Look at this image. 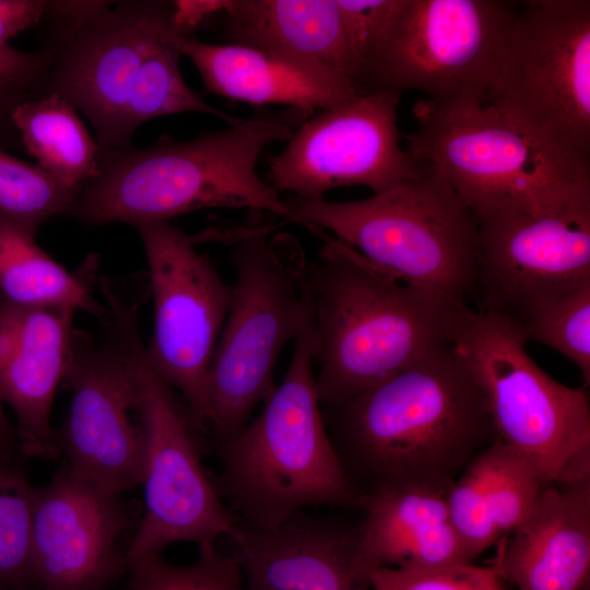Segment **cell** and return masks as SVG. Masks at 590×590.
<instances>
[{"label": "cell", "instance_id": "obj_4", "mask_svg": "<svg viewBox=\"0 0 590 590\" xmlns=\"http://www.w3.org/2000/svg\"><path fill=\"white\" fill-rule=\"evenodd\" d=\"M295 128L287 115H259L188 141L164 135L144 149L99 151L98 173L81 187L69 215L92 226H133L203 209H247L294 223L286 202L257 174V163Z\"/></svg>", "mask_w": 590, "mask_h": 590}, {"label": "cell", "instance_id": "obj_24", "mask_svg": "<svg viewBox=\"0 0 590 590\" xmlns=\"http://www.w3.org/2000/svg\"><path fill=\"white\" fill-rule=\"evenodd\" d=\"M543 487L533 467L499 439L480 451L446 492L451 522L470 558L520 528Z\"/></svg>", "mask_w": 590, "mask_h": 590}, {"label": "cell", "instance_id": "obj_34", "mask_svg": "<svg viewBox=\"0 0 590 590\" xmlns=\"http://www.w3.org/2000/svg\"><path fill=\"white\" fill-rule=\"evenodd\" d=\"M46 0H0V49L19 33L38 26L44 20Z\"/></svg>", "mask_w": 590, "mask_h": 590}, {"label": "cell", "instance_id": "obj_5", "mask_svg": "<svg viewBox=\"0 0 590 590\" xmlns=\"http://www.w3.org/2000/svg\"><path fill=\"white\" fill-rule=\"evenodd\" d=\"M310 311L294 341L288 368L260 414L217 444L215 489L239 523L271 530L309 507L359 508L330 439L315 377Z\"/></svg>", "mask_w": 590, "mask_h": 590}, {"label": "cell", "instance_id": "obj_17", "mask_svg": "<svg viewBox=\"0 0 590 590\" xmlns=\"http://www.w3.org/2000/svg\"><path fill=\"white\" fill-rule=\"evenodd\" d=\"M130 526L122 494L63 464L35 491L33 545L39 590H106L127 573L121 541Z\"/></svg>", "mask_w": 590, "mask_h": 590}, {"label": "cell", "instance_id": "obj_11", "mask_svg": "<svg viewBox=\"0 0 590 590\" xmlns=\"http://www.w3.org/2000/svg\"><path fill=\"white\" fill-rule=\"evenodd\" d=\"M518 2L400 0L361 92L416 90L437 103L485 102Z\"/></svg>", "mask_w": 590, "mask_h": 590}, {"label": "cell", "instance_id": "obj_36", "mask_svg": "<svg viewBox=\"0 0 590 590\" xmlns=\"http://www.w3.org/2000/svg\"><path fill=\"white\" fill-rule=\"evenodd\" d=\"M0 449L10 452H20L19 444L15 435V429L12 427L5 411L4 405L0 400Z\"/></svg>", "mask_w": 590, "mask_h": 590}, {"label": "cell", "instance_id": "obj_12", "mask_svg": "<svg viewBox=\"0 0 590 590\" xmlns=\"http://www.w3.org/2000/svg\"><path fill=\"white\" fill-rule=\"evenodd\" d=\"M107 339L75 329L64 380L69 412L56 430L60 455L75 474L123 494L141 484L143 438L135 355L141 339L134 307L109 297Z\"/></svg>", "mask_w": 590, "mask_h": 590}, {"label": "cell", "instance_id": "obj_32", "mask_svg": "<svg viewBox=\"0 0 590 590\" xmlns=\"http://www.w3.org/2000/svg\"><path fill=\"white\" fill-rule=\"evenodd\" d=\"M369 590H507L494 566L473 563L430 569L381 567L370 575Z\"/></svg>", "mask_w": 590, "mask_h": 590}, {"label": "cell", "instance_id": "obj_16", "mask_svg": "<svg viewBox=\"0 0 590 590\" xmlns=\"http://www.w3.org/2000/svg\"><path fill=\"white\" fill-rule=\"evenodd\" d=\"M476 224L473 294L481 310L518 321L547 300L590 286V196Z\"/></svg>", "mask_w": 590, "mask_h": 590}, {"label": "cell", "instance_id": "obj_3", "mask_svg": "<svg viewBox=\"0 0 590 590\" xmlns=\"http://www.w3.org/2000/svg\"><path fill=\"white\" fill-rule=\"evenodd\" d=\"M317 257L305 280L316 338V388L321 408L339 405L451 344L469 308L377 268L319 229Z\"/></svg>", "mask_w": 590, "mask_h": 590}, {"label": "cell", "instance_id": "obj_19", "mask_svg": "<svg viewBox=\"0 0 590 590\" xmlns=\"http://www.w3.org/2000/svg\"><path fill=\"white\" fill-rule=\"evenodd\" d=\"M246 590H369L356 526L299 511L279 527L238 523L231 536Z\"/></svg>", "mask_w": 590, "mask_h": 590}, {"label": "cell", "instance_id": "obj_10", "mask_svg": "<svg viewBox=\"0 0 590 590\" xmlns=\"http://www.w3.org/2000/svg\"><path fill=\"white\" fill-rule=\"evenodd\" d=\"M485 103L590 162V1L517 3Z\"/></svg>", "mask_w": 590, "mask_h": 590}, {"label": "cell", "instance_id": "obj_18", "mask_svg": "<svg viewBox=\"0 0 590 590\" xmlns=\"http://www.w3.org/2000/svg\"><path fill=\"white\" fill-rule=\"evenodd\" d=\"M75 312L16 305L0 296V400L14 413L24 458L60 456L51 410L72 353Z\"/></svg>", "mask_w": 590, "mask_h": 590}, {"label": "cell", "instance_id": "obj_7", "mask_svg": "<svg viewBox=\"0 0 590 590\" xmlns=\"http://www.w3.org/2000/svg\"><path fill=\"white\" fill-rule=\"evenodd\" d=\"M276 225L228 234L235 281L228 312L208 375L209 432L221 444L236 436L275 390L278 358L309 315L307 259Z\"/></svg>", "mask_w": 590, "mask_h": 590}, {"label": "cell", "instance_id": "obj_28", "mask_svg": "<svg viewBox=\"0 0 590 590\" xmlns=\"http://www.w3.org/2000/svg\"><path fill=\"white\" fill-rule=\"evenodd\" d=\"M76 192L38 165L0 150V216L36 235L48 220L69 214Z\"/></svg>", "mask_w": 590, "mask_h": 590}, {"label": "cell", "instance_id": "obj_23", "mask_svg": "<svg viewBox=\"0 0 590 590\" xmlns=\"http://www.w3.org/2000/svg\"><path fill=\"white\" fill-rule=\"evenodd\" d=\"M182 56L212 94L252 105H285L302 114L324 110L359 93L266 51L236 44H210L186 36Z\"/></svg>", "mask_w": 590, "mask_h": 590}, {"label": "cell", "instance_id": "obj_14", "mask_svg": "<svg viewBox=\"0 0 590 590\" xmlns=\"http://www.w3.org/2000/svg\"><path fill=\"white\" fill-rule=\"evenodd\" d=\"M143 245L154 305L145 355L209 432L208 375L228 312L226 284L194 241L169 222L133 225Z\"/></svg>", "mask_w": 590, "mask_h": 590}, {"label": "cell", "instance_id": "obj_29", "mask_svg": "<svg viewBox=\"0 0 590 590\" xmlns=\"http://www.w3.org/2000/svg\"><path fill=\"white\" fill-rule=\"evenodd\" d=\"M126 574L125 590H246L236 559L222 554L215 543L199 544L190 564H169L154 554L130 563Z\"/></svg>", "mask_w": 590, "mask_h": 590}, {"label": "cell", "instance_id": "obj_27", "mask_svg": "<svg viewBox=\"0 0 590 590\" xmlns=\"http://www.w3.org/2000/svg\"><path fill=\"white\" fill-rule=\"evenodd\" d=\"M23 458L0 449V590H39L33 545L36 487Z\"/></svg>", "mask_w": 590, "mask_h": 590}, {"label": "cell", "instance_id": "obj_25", "mask_svg": "<svg viewBox=\"0 0 590 590\" xmlns=\"http://www.w3.org/2000/svg\"><path fill=\"white\" fill-rule=\"evenodd\" d=\"M35 234L0 216V296L22 306L69 307L102 322L109 308L94 297L84 269L71 273L35 241Z\"/></svg>", "mask_w": 590, "mask_h": 590}, {"label": "cell", "instance_id": "obj_8", "mask_svg": "<svg viewBox=\"0 0 590 590\" xmlns=\"http://www.w3.org/2000/svg\"><path fill=\"white\" fill-rule=\"evenodd\" d=\"M294 223L331 232L377 268L465 305L477 262L476 220L435 169L371 197L333 202L293 197Z\"/></svg>", "mask_w": 590, "mask_h": 590}, {"label": "cell", "instance_id": "obj_15", "mask_svg": "<svg viewBox=\"0 0 590 590\" xmlns=\"http://www.w3.org/2000/svg\"><path fill=\"white\" fill-rule=\"evenodd\" d=\"M400 93H364L318 111L269 157L268 182L296 198L323 199L332 189L365 186L374 193L418 174L422 164L400 144Z\"/></svg>", "mask_w": 590, "mask_h": 590}, {"label": "cell", "instance_id": "obj_30", "mask_svg": "<svg viewBox=\"0 0 590 590\" xmlns=\"http://www.w3.org/2000/svg\"><path fill=\"white\" fill-rule=\"evenodd\" d=\"M527 340L560 353L590 382V286L547 300L516 321Z\"/></svg>", "mask_w": 590, "mask_h": 590}, {"label": "cell", "instance_id": "obj_2", "mask_svg": "<svg viewBox=\"0 0 590 590\" xmlns=\"http://www.w3.org/2000/svg\"><path fill=\"white\" fill-rule=\"evenodd\" d=\"M322 413L363 496L410 484L447 491L497 439L485 399L452 343Z\"/></svg>", "mask_w": 590, "mask_h": 590}, {"label": "cell", "instance_id": "obj_13", "mask_svg": "<svg viewBox=\"0 0 590 590\" xmlns=\"http://www.w3.org/2000/svg\"><path fill=\"white\" fill-rule=\"evenodd\" d=\"M143 438V514L126 548L127 565L177 542L215 543L239 523L202 463L201 429L180 396L135 355Z\"/></svg>", "mask_w": 590, "mask_h": 590}, {"label": "cell", "instance_id": "obj_33", "mask_svg": "<svg viewBox=\"0 0 590 590\" xmlns=\"http://www.w3.org/2000/svg\"><path fill=\"white\" fill-rule=\"evenodd\" d=\"M354 62L355 85L361 93V82L400 0H338ZM362 94V93H361Z\"/></svg>", "mask_w": 590, "mask_h": 590}, {"label": "cell", "instance_id": "obj_1", "mask_svg": "<svg viewBox=\"0 0 590 590\" xmlns=\"http://www.w3.org/2000/svg\"><path fill=\"white\" fill-rule=\"evenodd\" d=\"M173 1H48L42 45L52 52L46 94L57 93L92 125L99 151L132 145L144 122L202 113L237 125L210 105L180 70L184 37Z\"/></svg>", "mask_w": 590, "mask_h": 590}, {"label": "cell", "instance_id": "obj_26", "mask_svg": "<svg viewBox=\"0 0 590 590\" xmlns=\"http://www.w3.org/2000/svg\"><path fill=\"white\" fill-rule=\"evenodd\" d=\"M13 121L37 165L76 193L98 173L99 146L75 107L57 93L20 105Z\"/></svg>", "mask_w": 590, "mask_h": 590}, {"label": "cell", "instance_id": "obj_35", "mask_svg": "<svg viewBox=\"0 0 590 590\" xmlns=\"http://www.w3.org/2000/svg\"><path fill=\"white\" fill-rule=\"evenodd\" d=\"M226 0H178L173 1V22L177 30L186 36H191L202 23L216 14H221Z\"/></svg>", "mask_w": 590, "mask_h": 590}, {"label": "cell", "instance_id": "obj_6", "mask_svg": "<svg viewBox=\"0 0 590 590\" xmlns=\"http://www.w3.org/2000/svg\"><path fill=\"white\" fill-rule=\"evenodd\" d=\"M406 151L439 173L476 221L539 213L590 196V162L530 131L485 102L413 106Z\"/></svg>", "mask_w": 590, "mask_h": 590}, {"label": "cell", "instance_id": "obj_22", "mask_svg": "<svg viewBox=\"0 0 590 590\" xmlns=\"http://www.w3.org/2000/svg\"><path fill=\"white\" fill-rule=\"evenodd\" d=\"M446 492L410 484L364 495V517L356 526V535L374 570L473 563L451 522Z\"/></svg>", "mask_w": 590, "mask_h": 590}, {"label": "cell", "instance_id": "obj_9", "mask_svg": "<svg viewBox=\"0 0 590 590\" xmlns=\"http://www.w3.org/2000/svg\"><path fill=\"white\" fill-rule=\"evenodd\" d=\"M516 321L467 308L452 346L479 386L497 439L523 457L544 487L590 483V408L585 388L541 369Z\"/></svg>", "mask_w": 590, "mask_h": 590}, {"label": "cell", "instance_id": "obj_21", "mask_svg": "<svg viewBox=\"0 0 590 590\" xmlns=\"http://www.w3.org/2000/svg\"><path fill=\"white\" fill-rule=\"evenodd\" d=\"M221 15L227 44L266 51L357 91L338 0H226Z\"/></svg>", "mask_w": 590, "mask_h": 590}, {"label": "cell", "instance_id": "obj_20", "mask_svg": "<svg viewBox=\"0 0 590 590\" xmlns=\"http://www.w3.org/2000/svg\"><path fill=\"white\" fill-rule=\"evenodd\" d=\"M495 546L492 566L518 590H586L590 483L543 487L531 517Z\"/></svg>", "mask_w": 590, "mask_h": 590}, {"label": "cell", "instance_id": "obj_31", "mask_svg": "<svg viewBox=\"0 0 590 590\" xmlns=\"http://www.w3.org/2000/svg\"><path fill=\"white\" fill-rule=\"evenodd\" d=\"M51 61L52 52L45 45L32 51L0 49V150L24 151L13 114L23 103L46 94Z\"/></svg>", "mask_w": 590, "mask_h": 590}]
</instances>
